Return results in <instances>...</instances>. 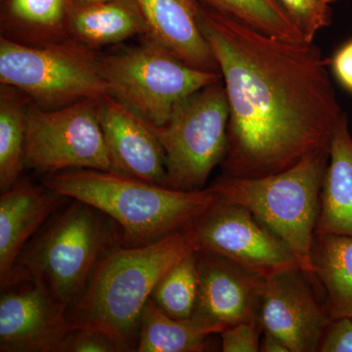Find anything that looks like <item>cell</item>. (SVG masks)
<instances>
[{
	"mask_svg": "<svg viewBox=\"0 0 352 352\" xmlns=\"http://www.w3.org/2000/svg\"><path fill=\"white\" fill-rule=\"evenodd\" d=\"M328 162L329 151L315 152L280 173L259 177L223 175L210 186L279 236L314 283L311 250Z\"/></svg>",
	"mask_w": 352,
	"mask_h": 352,
	"instance_id": "5b68a950",
	"label": "cell"
},
{
	"mask_svg": "<svg viewBox=\"0 0 352 352\" xmlns=\"http://www.w3.org/2000/svg\"><path fill=\"white\" fill-rule=\"evenodd\" d=\"M0 82L44 109L110 95L100 57L80 41L67 39L32 46L1 36Z\"/></svg>",
	"mask_w": 352,
	"mask_h": 352,
	"instance_id": "8992f818",
	"label": "cell"
},
{
	"mask_svg": "<svg viewBox=\"0 0 352 352\" xmlns=\"http://www.w3.org/2000/svg\"><path fill=\"white\" fill-rule=\"evenodd\" d=\"M319 352H352V318L339 317L331 319Z\"/></svg>",
	"mask_w": 352,
	"mask_h": 352,
	"instance_id": "83f0119b",
	"label": "cell"
},
{
	"mask_svg": "<svg viewBox=\"0 0 352 352\" xmlns=\"http://www.w3.org/2000/svg\"><path fill=\"white\" fill-rule=\"evenodd\" d=\"M210 335L191 319L178 320L164 314L150 298L141 314L136 351H205Z\"/></svg>",
	"mask_w": 352,
	"mask_h": 352,
	"instance_id": "ffe728a7",
	"label": "cell"
},
{
	"mask_svg": "<svg viewBox=\"0 0 352 352\" xmlns=\"http://www.w3.org/2000/svg\"><path fill=\"white\" fill-rule=\"evenodd\" d=\"M311 261L315 284L325 294L329 316L352 318V237L315 234Z\"/></svg>",
	"mask_w": 352,
	"mask_h": 352,
	"instance_id": "d6986e66",
	"label": "cell"
},
{
	"mask_svg": "<svg viewBox=\"0 0 352 352\" xmlns=\"http://www.w3.org/2000/svg\"><path fill=\"white\" fill-rule=\"evenodd\" d=\"M97 101H78L56 109L30 104L25 168L44 175L78 168L115 173Z\"/></svg>",
	"mask_w": 352,
	"mask_h": 352,
	"instance_id": "9c48e42d",
	"label": "cell"
},
{
	"mask_svg": "<svg viewBox=\"0 0 352 352\" xmlns=\"http://www.w3.org/2000/svg\"><path fill=\"white\" fill-rule=\"evenodd\" d=\"M78 3H95V2L108 1V0H74Z\"/></svg>",
	"mask_w": 352,
	"mask_h": 352,
	"instance_id": "4dcf8cb0",
	"label": "cell"
},
{
	"mask_svg": "<svg viewBox=\"0 0 352 352\" xmlns=\"http://www.w3.org/2000/svg\"><path fill=\"white\" fill-rule=\"evenodd\" d=\"M302 32L305 43H312L317 32L332 22L329 0H278Z\"/></svg>",
	"mask_w": 352,
	"mask_h": 352,
	"instance_id": "d4e9b609",
	"label": "cell"
},
{
	"mask_svg": "<svg viewBox=\"0 0 352 352\" xmlns=\"http://www.w3.org/2000/svg\"><path fill=\"white\" fill-rule=\"evenodd\" d=\"M259 351L291 352L283 340L268 332H263V337L261 339Z\"/></svg>",
	"mask_w": 352,
	"mask_h": 352,
	"instance_id": "f546056e",
	"label": "cell"
},
{
	"mask_svg": "<svg viewBox=\"0 0 352 352\" xmlns=\"http://www.w3.org/2000/svg\"><path fill=\"white\" fill-rule=\"evenodd\" d=\"M100 64L110 96L153 126L166 124L183 99L222 80L221 73L190 66L150 39Z\"/></svg>",
	"mask_w": 352,
	"mask_h": 352,
	"instance_id": "52a82bcc",
	"label": "cell"
},
{
	"mask_svg": "<svg viewBox=\"0 0 352 352\" xmlns=\"http://www.w3.org/2000/svg\"><path fill=\"white\" fill-rule=\"evenodd\" d=\"M41 184L107 214L122 229L126 245L151 244L182 230L219 199L212 187L179 191L120 173L85 168L45 175Z\"/></svg>",
	"mask_w": 352,
	"mask_h": 352,
	"instance_id": "3957f363",
	"label": "cell"
},
{
	"mask_svg": "<svg viewBox=\"0 0 352 352\" xmlns=\"http://www.w3.org/2000/svg\"><path fill=\"white\" fill-rule=\"evenodd\" d=\"M146 34L178 59L195 68L220 73L201 25L197 0H133Z\"/></svg>",
	"mask_w": 352,
	"mask_h": 352,
	"instance_id": "9a60e30c",
	"label": "cell"
},
{
	"mask_svg": "<svg viewBox=\"0 0 352 352\" xmlns=\"http://www.w3.org/2000/svg\"><path fill=\"white\" fill-rule=\"evenodd\" d=\"M333 1H337V0H329V2H330V3H332V2Z\"/></svg>",
	"mask_w": 352,
	"mask_h": 352,
	"instance_id": "1f68e13d",
	"label": "cell"
},
{
	"mask_svg": "<svg viewBox=\"0 0 352 352\" xmlns=\"http://www.w3.org/2000/svg\"><path fill=\"white\" fill-rule=\"evenodd\" d=\"M197 254L200 286L190 319L212 335L241 322H259L266 278L212 252L198 250Z\"/></svg>",
	"mask_w": 352,
	"mask_h": 352,
	"instance_id": "4fadbf2b",
	"label": "cell"
},
{
	"mask_svg": "<svg viewBox=\"0 0 352 352\" xmlns=\"http://www.w3.org/2000/svg\"><path fill=\"white\" fill-rule=\"evenodd\" d=\"M315 283L302 268L266 278L259 307L263 332L283 340L291 352H317L331 321Z\"/></svg>",
	"mask_w": 352,
	"mask_h": 352,
	"instance_id": "8fae6325",
	"label": "cell"
},
{
	"mask_svg": "<svg viewBox=\"0 0 352 352\" xmlns=\"http://www.w3.org/2000/svg\"><path fill=\"white\" fill-rule=\"evenodd\" d=\"M201 25L230 109L224 175H273L330 150L346 113L316 45L268 36L201 4Z\"/></svg>",
	"mask_w": 352,
	"mask_h": 352,
	"instance_id": "6da1fadb",
	"label": "cell"
},
{
	"mask_svg": "<svg viewBox=\"0 0 352 352\" xmlns=\"http://www.w3.org/2000/svg\"><path fill=\"white\" fill-rule=\"evenodd\" d=\"M17 88L0 90V191L12 188L25 168L29 97Z\"/></svg>",
	"mask_w": 352,
	"mask_h": 352,
	"instance_id": "44dd1931",
	"label": "cell"
},
{
	"mask_svg": "<svg viewBox=\"0 0 352 352\" xmlns=\"http://www.w3.org/2000/svg\"><path fill=\"white\" fill-rule=\"evenodd\" d=\"M331 65L338 82L352 94V39L340 46L333 55Z\"/></svg>",
	"mask_w": 352,
	"mask_h": 352,
	"instance_id": "f1b7e54d",
	"label": "cell"
},
{
	"mask_svg": "<svg viewBox=\"0 0 352 352\" xmlns=\"http://www.w3.org/2000/svg\"><path fill=\"white\" fill-rule=\"evenodd\" d=\"M120 244H124L122 229L111 217L73 200L25 245L1 289L36 280L69 309L82 295L101 258Z\"/></svg>",
	"mask_w": 352,
	"mask_h": 352,
	"instance_id": "277c9868",
	"label": "cell"
},
{
	"mask_svg": "<svg viewBox=\"0 0 352 352\" xmlns=\"http://www.w3.org/2000/svg\"><path fill=\"white\" fill-rule=\"evenodd\" d=\"M200 251L212 252L244 270L270 278L300 267L295 254L249 210L220 198L184 227Z\"/></svg>",
	"mask_w": 352,
	"mask_h": 352,
	"instance_id": "30bf717a",
	"label": "cell"
},
{
	"mask_svg": "<svg viewBox=\"0 0 352 352\" xmlns=\"http://www.w3.org/2000/svg\"><path fill=\"white\" fill-rule=\"evenodd\" d=\"M124 352L117 340L103 330L73 326L60 352Z\"/></svg>",
	"mask_w": 352,
	"mask_h": 352,
	"instance_id": "484cf974",
	"label": "cell"
},
{
	"mask_svg": "<svg viewBox=\"0 0 352 352\" xmlns=\"http://www.w3.org/2000/svg\"><path fill=\"white\" fill-rule=\"evenodd\" d=\"M197 252L166 271L153 289V302L164 314L178 320L191 318L198 300L200 278Z\"/></svg>",
	"mask_w": 352,
	"mask_h": 352,
	"instance_id": "603a6c76",
	"label": "cell"
},
{
	"mask_svg": "<svg viewBox=\"0 0 352 352\" xmlns=\"http://www.w3.org/2000/svg\"><path fill=\"white\" fill-rule=\"evenodd\" d=\"M315 234L352 237V136L346 115L331 141Z\"/></svg>",
	"mask_w": 352,
	"mask_h": 352,
	"instance_id": "e0dca14e",
	"label": "cell"
},
{
	"mask_svg": "<svg viewBox=\"0 0 352 352\" xmlns=\"http://www.w3.org/2000/svg\"><path fill=\"white\" fill-rule=\"evenodd\" d=\"M229 118L226 87L220 80L179 102L164 126H152L166 157L168 188L204 189L215 166L226 157Z\"/></svg>",
	"mask_w": 352,
	"mask_h": 352,
	"instance_id": "ba28073f",
	"label": "cell"
},
{
	"mask_svg": "<svg viewBox=\"0 0 352 352\" xmlns=\"http://www.w3.org/2000/svg\"><path fill=\"white\" fill-rule=\"evenodd\" d=\"M69 0H9L11 21L27 31L59 32L68 23Z\"/></svg>",
	"mask_w": 352,
	"mask_h": 352,
	"instance_id": "cb8c5ba5",
	"label": "cell"
},
{
	"mask_svg": "<svg viewBox=\"0 0 352 352\" xmlns=\"http://www.w3.org/2000/svg\"><path fill=\"white\" fill-rule=\"evenodd\" d=\"M69 198L41 184L18 182L0 196V285L6 287L16 261L45 220Z\"/></svg>",
	"mask_w": 352,
	"mask_h": 352,
	"instance_id": "2e32d148",
	"label": "cell"
},
{
	"mask_svg": "<svg viewBox=\"0 0 352 352\" xmlns=\"http://www.w3.org/2000/svg\"><path fill=\"white\" fill-rule=\"evenodd\" d=\"M201 6L230 16L256 31L293 43H305L302 32L278 0H197Z\"/></svg>",
	"mask_w": 352,
	"mask_h": 352,
	"instance_id": "7402d4cb",
	"label": "cell"
},
{
	"mask_svg": "<svg viewBox=\"0 0 352 352\" xmlns=\"http://www.w3.org/2000/svg\"><path fill=\"white\" fill-rule=\"evenodd\" d=\"M72 329L68 308L43 282H19L2 291L0 351L60 352Z\"/></svg>",
	"mask_w": 352,
	"mask_h": 352,
	"instance_id": "7c38bea8",
	"label": "cell"
},
{
	"mask_svg": "<svg viewBox=\"0 0 352 352\" xmlns=\"http://www.w3.org/2000/svg\"><path fill=\"white\" fill-rule=\"evenodd\" d=\"M68 27L76 41L88 46L120 43L145 32L142 16L133 0H108L95 3L69 1Z\"/></svg>",
	"mask_w": 352,
	"mask_h": 352,
	"instance_id": "ac0fdd59",
	"label": "cell"
},
{
	"mask_svg": "<svg viewBox=\"0 0 352 352\" xmlns=\"http://www.w3.org/2000/svg\"><path fill=\"white\" fill-rule=\"evenodd\" d=\"M97 109L115 173L168 187L166 157L151 124L110 95Z\"/></svg>",
	"mask_w": 352,
	"mask_h": 352,
	"instance_id": "5bb4252c",
	"label": "cell"
},
{
	"mask_svg": "<svg viewBox=\"0 0 352 352\" xmlns=\"http://www.w3.org/2000/svg\"><path fill=\"white\" fill-rule=\"evenodd\" d=\"M196 251L193 236L184 228L151 244L116 245L69 308L72 325L101 329L124 351H136L141 314L153 289L166 271Z\"/></svg>",
	"mask_w": 352,
	"mask_h": 352,
	"instance_id": "7a4b0ae2",
	"label": "cell"
},
{
	"mask_svg": "<svg viewBox=\"0 0 352 352\" xmlns=\"http://www.w3.org/2000/svg\"><path fill=\"white\" fill-rule=\"evenodd\" d=\"M263 327L258 321L241 322L220 333L223 352H258Z\"/></svg>",
	"mask_w": 352,
	"mask_h": 352,
	"instance_id": "4316f807",
	"label": "cell"
}]
</instances>
